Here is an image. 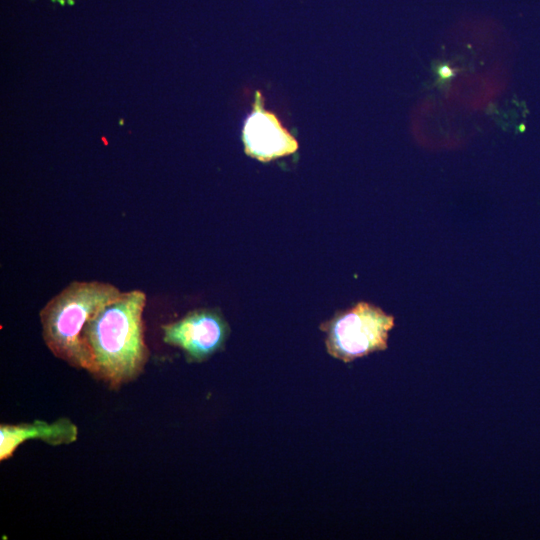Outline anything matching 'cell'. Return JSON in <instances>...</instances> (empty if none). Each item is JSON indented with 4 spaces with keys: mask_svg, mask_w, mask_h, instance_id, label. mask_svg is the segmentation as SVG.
Wrapping results in <instances>:
<instances>
[{
    "mask_svg": "<svg viewBox=\"0 0 540 540\" xmlns=\"http://www.w3.org/2000/svg\"><path fill=\"white\" fill-rule=\"evenodd\" d=\"M242 141L245 153L262 162L291 155L298 149L294 136L275 114L264 109L260 92H256L253 110L244 122Z\"/></svg>",
    "mask_w": 540,
    "mask_h": 540,
    "instance_id": "5b68a950",
    "label": "cell"
},
{
    "mask_svg": "<svg viewBox=\"0 0 540 540\" xmlns=\"http://www.w3.org/2000/svg\"><path fill=\"white\" fill-rule=\"evenodd\" d=\"M394 323V317L381 308L368 302H358L337 312L323 322L320 329L325 333L328 354L349 363L387 349Z\"/></svg>",
    "mask_w": 540,
    "mask_h": 540,
    "instance_id": "3957f363",
    "label": "cell"
},
{
    "mask_svg": "<svg viewBox=\"0 0 540 540\" xmlns=\"http://www.w3.org/2000/svg\"><path fill=\"white\" fill-rule=\"evenodd\" d=\"M122 292L117 286L98 280H74L66 285L39 312L42 338L48 350L71 367L87 371L83 330Z\"/></svg>",
    "mask_w": 540,
    "mask_h": 540,
    "instance_id": "7a4b0ae2",
    "label": "cell"
},
{
    "mask_svg": "<svg viewBox=\"0 0 540 540\" xmlns=\"http://www.w3.org/2000/svg\"><path fill=\"white\" fill-rule=\"evenodd\" d=\"M146 304L144 291L122 292L83 330L87 372L113 389L138 378L149 360L143 319Z\"/></svg>",
    "mask_w": 540,
    "mask_h": 540,
    "instance_id": "6da1fadb",
    "label": "cell"
},
{
    "mask_svg": "<svg viewBox=\"0 0 540 540\" xmlns=\"http://www.w3.org/2000/svg\"><path fill=\"white\" fill-rule=\"evenodd\" d=\"M165 344L179 348L189 363H201L223 350L230 327L217 309L199 308L161 326Z\"/></svg>",
    "mask_w": 540,
    "mask_h": 540,
    "instance_id": "277c9868",
    "label": "cell"
},
{
    "mask_svg": "<svg viewBox=\"0 0 540 540\" xmlns=\"http://www.w3.org/2000/svg\"><path fill=\"white\" fill-rule=\"evenodd\" d=\"M78 427L70 419L62 417L53 422H33L0 425V460L13 456L17 448L28 440L39 439L48 445L59 446L74 443Z\"/></svg>",
    "mask_w": 540,
    "mask_h": 540,
    "instance_id": "8992f818",
    "label": "cell"
}]
</instances>
